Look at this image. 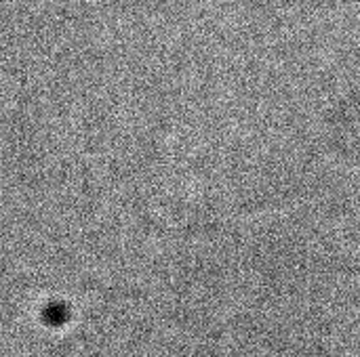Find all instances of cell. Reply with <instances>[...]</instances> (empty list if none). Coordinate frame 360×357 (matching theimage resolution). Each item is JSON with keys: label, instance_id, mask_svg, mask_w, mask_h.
I'll return each instance as SVG.
<instances>
[]
</instances>
